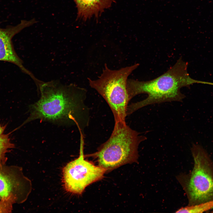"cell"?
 Here are the masks:
<instances>
[{"label": "cell", "mask_w": 213, "mask_h": 213, "mask_svg": "<svg viewBox=\"0 0 213 213\" xmlns=\"http://www.w3.org/2000/svg\"><path fill=\"white\" fill-rule=\"evenodd\" d=\"M40 98L31 105L25 123L37 119L58 124L76 125L82 132L89 124V110L85 104L86 91L59 80L43 82L38 90Z\"/></svg>", "instance_id": "obj_1"}, {"label": "cell", "mask_w": 213, "mask_h": 213, "mask_svg": "<svg viewBox=\"0 0 213 213\" xmlns=\"http://www.w3.org/2000/svg\"><path fill=\"white\" fill-rule=\"evenodd\" d=\"M188 63L180 57L166 72L153 79L140 81L128 79L126 89L130 101L137 95L146 94L145 99L128 105L127 116L144 107L162 103L182 102L185 95L180 91L183 87H189L193 83L201 81L190 76L187 71Z\"/></svg>", "instance_id": "obj_2"}, {"label": "cell", "mask_w": 213, "mask_h": 213, "mask_svg": "<svg viewBox=\"0 0 213 213\" xmlns=\"http://www.w3.org/2000/svg\"><path fill=\"white\" fill-rule=\"evenodd\" d=\"M146 139L126 122H115L109 138L91 156L96 159L99 166L109 172L122 165L136 162L139 145Z\"/></svg>", "instance_id": "obj_3"}, {"label": "cell", "mask_w": 213, "mask_h": 213, "mask_svg": "<svg viewBox=\"0 0 213 213\" xmlns=\"http://www.w3.org/2000/svg\"><path fill=\"white\" fill-rule=\"evenodd\" d=\"M135 64L117 70L109 68L105 64L102 73L96 80L88 78L90 86L105 100L113 114L115 122H125L130 101L126 89L128 77L139 66Z\"/></svg>", "instance_id": "obj_4"}, {"label": "cell", "mask_w": 213, "mask_h": 213, "mask_svg": "<svg viewBox=\"0 0 213 213\" xmlns=\"http://www.w3.org/2000/svg\"><path fill=\"white\" fill-rule=\"evenodd\" d=\"M191 151L194 163L192 171L176 177L186 194L189 206L213 200V164L200 145L193 144Z\"/></svg>", "instance_id": "obj_5"}, {"label": "cell", "mask_w": 213, "mask_h": 213, "mask_svg": "<svg viewBox=\"0 0 213 213\" xmlns=\"http://www.w3.org/2000/svg\"><path fill=\"white\" fill-rule=\"evenodd\" d=\"M80 132L79 156L68 163L63 170V181L65 189L77 194H82L88 185L102 179L106 172L102 167L85 159L83 135L82 132Z\"/></svg>", "instance_id": "obj_6"}, {"label": "cell", "mask_w": 213, "mask_h": 213, "mask_svg": "<svg viewBox=\"0 0 213 213\" xmlns=\"http://www.w3.org/2000/svg\"><path fill=\"white\" fill-rule=\"evenodd\" d=\"M30 188V182L23 175L21 168L0 164V200L9 199L14 204L22 203Z\"/></svg>", "instance_id": "obj_7"}, {"label": "cell", "mask_w": 213, "mask_h": 213, "mask_svg": "<svg viewBox=\"0 0 213 213\" xmlns=\"http://www.w3.org/2000/svg\"><path fill=\"white\" fill-rule=\"evenodd\" d=\"M34 19L29 20H22L14 26H9L6 28H0V61L15 64L23 73L29 75L34 81L37 79L23 65V62L14 49L12 39L13 37L24 28L36 23Z\"/></svg>", "instance_id": "obj_8"}, {"label": "cell", "mask_w": 213, "mask_h": 213, "mask_svg": "<svg viewBox=\"0 0 213 213\" xmlns=\"http://www.w3.org/2000/svg\"><path fill=\"white\" fill-rule=\"evenodd\" d=\"M77 8V19L85 21L98 18L105 9L110 7L113 0H73Z\"/></svg>", "instance_id": "obj_9"}, {"label": "cell", "mask_w": 213, "mask_h": 213, "mask_svg": "<svg viewBox=\"0 0 213 213\" xmlns=\"http://www.w3.org/2000/svg\"><path fill=\"white\" fill-rule=\"evenodd\" d=\"M7 125H0V164H6L7 158V154L15 148L10 138V133H5Z\"/></svg>", "instance_id": "obj_10"}, {"label": "cell", "mask_w": 213, "mask_h": 213, "mask_svg": "<svg viewBox=\"0 0 213 213\" xmlns=\"http://www.w3.org/2000/svg\"><path fill=\"white\" fill-rule=\"evenodd\" d=\"M213 207V200L193 205L188 206L178 209L176 213H203Z\"/></svg>", "instance_id": "obj_11"}, {"label": "cell", "mask_w": 213, "mask_h": 213, "mask_svg": "<svg viewBox=\"0 0 213 213\" xmlns=\"http://www.w3.org/2000/svg\"><path fill=\"white\" fill-rule=\"evenodd\" d=\"M14 204L10 200L1 199L0 200V213H11Z\"/></svg>", "instance_id": "obj_12"}, {"label": "cell", "mask_w": 213, "mask_h": 213, "mask_svg": "<svg viewBox=\"0 0 213 213\" xmlns=\"http://www.w3.org/2000/svg\"></svg>", "instance_id": "obj_13"}]
</instances>
